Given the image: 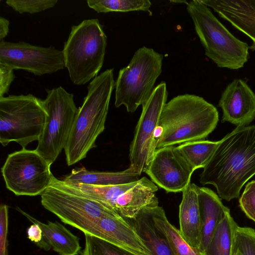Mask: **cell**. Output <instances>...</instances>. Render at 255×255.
<instances>
[{
  "label": "cell",
  "instance_id": "6da1fadb",
  "mask_svg": "<svg viewBox=\"0 0 255 255\" xmlns=\"http://www.w3.org/2000/svg\"><path fill=\"white\" fill-rule=\"evenodd\" d=\"M255 174V126H239L219 141L199 181L214 186L219 197L229 201Z\"/></svg>",
  "mask_w": 255,
  "mask_h": 255
},
{
  "label": "cell",
  "instance_id": "7a4b0ae2",
  "mask_svg": "<svg viewBox=\"0 0 255 255\" xmlns=\"http://www.w3.org/2000/svg\"><path fill=\"white\" fill-rule=\"evenodd\" d=\"M218 121L217 109L202 97L178 95L166 103L161 111L155 135L156 150L205 139Z\"/></svg>",
  "mask_w": 255,
  "mask_h": 255
},
{
  "label": "cell",
  "instance_id": "3957f363",
  "mask_svg": "<svg viewBox=\"0 0 255 255\" xmlns=\"http://www.w3.org/2000/svg\"><path fill=\"white\" fill-rule=\"evenodd\" d=\"M115 87L114 69H107L89 84L88 92L78 108L64 148L68 166L85 158L96 146L105 128L112 92Z\"/></svg>",
  "mask_w": 255,
  "mask_h": 255
},
{
  "label": "cell",
  "instance_id": "277c9868",
  "mask_svg": "<svg viewBox=\"0 0 255 255\" xmlns=\"http://www.w3.org/2000/svg\"><path fill=\"white\" fill-rule=\"evenodd\" d=\"M107 41L97 18L85 19L71 26L62 51L65 68L74 84L85 85L97 76L104 63Z\"/></svg>",
  "mask_w": 255,
  "mask_h": 255
},
{
  "label": "cell",
  "instance_id": "5b68a950",
  "mask_svg": "<svg viewBox=\"0 0 255 255\" xmlns=\"http://www.w3.org/2000/svg\"><path fill=\"white\" fill-rule=\"evenodd\" d=\"M186 4L205 55L219 67H243L249 58L248 44L234 36L200 0Z\"/></svg>",
  "mask_w": 255,
  "mask_h": 255
},
{
  "label": "cell",
  "instance_id": "8992f818",
  "mask_svg": "<svg viewBox=\"0 0 255 255\" xmlns=\"http://www.w3.org/2000/svg\"><path fill=\"white\" fill-rule=\"evenodd\" d=\"M47 114L43 100L32 94L0 98V142L5 146L15 142L22 148L38 141Z\"/></svg>",
  "mask_w": 255,
  "mask_h": 255
},
{
  "label": "cell",
  "instance_id": "52a82bcc",
  "mask_svg": "<svg viewBox=\"0 0 255 255\" xmlns=\"http://www.w3.org/2000/svg\"><path fill=\"white\" fill-rule=\"evenodd\" d=\"M163 58L162 54L151 48L143 46L135 52L115 82L116 108L124 105L128 112L133 113L146 103L162 72Z\"/></svg>",
  "mask_w": 255,
  "mask_h": 255
},
{
  "label": "cell",
  "instance_id": "ba28073f",
  "mask_svg": "<svg viewBox=\"0 0 255 255\" xmlns=\"http://www.w3.org/2000/svg\"><path fill=\"white\" fill-rule=\"evenodd\" d=\"M43 207L66 224L85 233L100 219L121 216L100 202L76 191L54 176L40 195Z\"/></svg>",
  "mask_w": 255,
  "mask_h": 255
},
{
  "label": "cell",
  "instance_id": "9c48e42d",
  "mask_svg": "<svg viewBox=\"0 0 255 255\" xmlns=\"http://www.w3.org/2000/svg\"><path fill=\"white\" fill-rule=\"evenodd\" d=\"M46 91L43 104L47 116L35 149L51 165L66 146L78 108L74 95L62 87Z\"/></svg>",
  "mask_w": 255,
  "mask_h": 255
},
{
  "label": "cell",
  "instance_id": "30bf717a",
  "mask_svg": "<svg viewBox=\"0 0 255 255\" xmlns=\"http://www.w3.org/2000/svg\"><path fill=\"white\" fill-rule=\"evenodd\" d=\"M51 164L36 149L8 155L1 171L6 187L16 196L41 195L52 182Z\"/></svg>",
  "mask_w": 255,
  "mask_h": 255
},
{
  "label": "cell",
  "instance_id": "8fae6325",
  "mask_svg": "<svg viewBox=\"0 0 255 255\" xmlns=\"http://www.w3.org/2000/svg\"><path fill=\"white\" fill-rule=\"evenodd\" d=\"M166 84L161 82L154 88L142 106L129 151V167L139 175L152 160L156 150V132L161 111L166 103Z\"/></svg>",
  "mask_w": 255,
  "mask_h": 255
},
{
  "label": "cell",
  "instance_id": "7c38bea8",
  "mask_svg": "<svg viewBox=\"0 0 255 255\" xmlns=\"http://www.w3.org/2000/svg\"><path fill=\"white\" fill-rule=\"evenodd\" d=\"M0 64L41 76L65 68L62 51L19 41H0Z\"/></svg>",
  "mask_w": 255,
  "mask_h": 255
},
{
  "label": "cell",
  "instance_id": "4fadbf2b",
  "mask_svg": "<svg viewBox=\"0 0 255 255\" xmlns=\"http://www.w3.org/2000/svg\"><path fill=\"white\" fill-rule=\"evenodd\" d=\"M194 171L177 147L171 145L156 149L144 172L167 192L176 193L182 192L191 183Z\"/></svg>",
  "mask_w": 255,
  "mask_h": 255
},
{
  "label": "cell",
  "instance_id": "5bb4252c",
  "mask_svg": "<svg viewBox=\"0 0 255 255\" xmlns=\"http://www.w3.org/2000/svg\"><path fill=\"white\" fill-rule=\"evenodd\" d=\"M84 234L101 239L133 255H153L132 224L122 216L100 219Z\"/></svg>",
  "mask_w": 255,
  "mask_h": 255
},
{
  "label": "cell",
  "instance_id": "9a60e30c",
  "mask_svg": "<svg viewBox=\"0 0 255 255\" xmlns=\"http://www.w3.org/2000/svg\"><path fill=\"white\" fill-rule=\"evenodd\" d=\"M219 106L223 111L222 122L246 126L255 119V94L242 79H235L227 86Z\"/></svg>",
  "mask_w": 255,
  "mask_h": 255
},
{
  "label": "cell",
  "instance_id": "2e32d148",
  "mask_svg": "<svg viewBox=\"0 0 255 255\" xmlns=\"http://www.w3.org/2000/svg\"><path fill=\"white\" fill-rule=\"evenodd\" d=\"M248 36L255 46V0H200Z\"/></svg>",
  "mask_w": 255,
  "mask_h": 255
},
{
  "label": "cell",
  "instance_id": "e0dca14e",
  "mask_svg": "<svg viewBox=\"0 0 255 255\" xmlns=\"http://www.w3.org/2000/svg\"><path fill=\"white\" fill-rule=\"evenodd\" d=\"M157 190V186L144 176L117 199L114 211L128 220L134 219L142 209L158 205Z\"/></svg>",
  "mask_w": 255,
  "mask_h": 255
},
{
  "label": "cell",
  "instance_id": "ac0fdd59",
  "mask_svg": "<svg viewBox=\"0 0 255 255\" xmlns=\"http://www.w3.org/2000/svg\"><path fill=\"white\" fill-rule=\"evenodd\" d=\"M197 187L190 183L182 192L179 205L180 233L192 247L200 250L202 223L198 200Z\"/></svg>",
  "mask_w": 255,
  "mask_h": 255
},
{
  "label": "cell",
  "instance_id": "d6986e66",
  "mask_svg": "<svg viewBox=\"0 0 255 255\" xmlns=\"http://www.w3.org/2000/svg\"><path fill=\"white\" fill-rule=\"evenodd\" d=\"M197 190L202 223L200 250L203 253L217 226L230 210L222 204L219 196L209 188L198 186Z\"/></svg>",
  "mask_w": 255,
  "mask_h": 255
},
{
  "label": "cell",
  "instance_id": "ffe728a7",
  "mask_svg": "<svg viewBox=\"0 0 255 255\" xmlns=\"http://www.w3.org/2000/svg\"><path fill=\"white\" fill-rule=\"evenodd\" d=\"M16 210L32 224H37L41 229L43 240L54 251L60 255H77L81 252L79 238L57 221L43 223L19 207Z\"/></svg>",
  "mask_w": 255,
  "mask_h": 255
},
{
  "label": "cell",
  "instance_id": "44dd1931",
  "mask_svg": "<svg viewBox=\"0 0 255 255\" xmlns=\"http://www.w3.org/2000/svg\"><path fill=\"white\" fill-rule=\"evenodd\" d=\"M139 176L129 167L121 171L106 172L90 171L82 167L73 169L63 180L68 183L106 186L136 182Z\"/></svg>",
  "mask_w": 255,
  "mask_h": 255
},
{
  "label": "cell",
  "instance_id": "7402d4cb",
  "mask_svg": "<svg viewBox=\"0 0 255 255\" xmlns=\"http://www.w3.org/2000/svg\"><path fill=\"white\" fill-rule=\"evenodd\" d=\"M154 206L142 209L134 219L129 221L153 255H172L165 237L154 225L151 212Z\"/></svg>",
  "mask_w": 255,
  "mask_h": 255
},
{
  "label": "cell",
  "instance_id": "603a6c76",
  "mask_svg": "<svg viewBox=\"0 0 255 255\" xmlns=\"http://www.w3.org/2000/svg\"><path fill=\"white\" fill-rule=\"evenodd\" d=\"M151 212L154 225L165 237L172 255H203L199 249L190 246L179 230L169 222L162 207H153Z\"/></svg>",
  "mask_w": 255,
  "mask_h": 255
},
{
  "label": "cell",
  "instance_id": "cb8c5ba5",
  "mask_svg": "<svg viewBox=\"0 0 255 255\" xmlns=\"http://www.w3.org/2000/svg\"><path fill=\"white\" fill-rule=\"evenodd\" d=\"M237 226L230 212H228L217 226L203 255H233Z\"/></svg>",
  "mask_w": 255,
  "mask_h": 255
},
{
  "label": "cell",
  "instance_id": "d4e9b609",
  "mask_svg": "<svg viewBox=\"0 0 255 255\" xmlns=\"http://www.w3.org/2000/svg\"><path fill=\"white\" fill-rule=\"evenodd\" d=\"M137 182L106 186L65 182L76 191L100 202L115 211L114 206L117 199L124 192L133 187Z\"/></svg>",
  "mask_w": 255,
  "mask_h": 255
},
{
  "label": "cell",
  "instance_id": "484cf974",
  "mask_svg": "<svg viewBox=\"0 0 255 255\" xmlns=\"http://www.w3.org/2000/svg\"><path fill=\"white\" fill-rule=\"evenodd\" d=\"M219 141L198 140L182 143L177 146L179 151L195 171L204 168L212 156Z\"/></svg>",
  "mask_w": 255,
  "mask_h": 255
},
{
  "label": "cell",
  "instance_id": "4316f807",
  "mask_svg": "<svg viewBox=\"0 0 255 255\" xmlns=\"http://www.w3.org/2000/svg\"><path fill=\"white\" fill-rule=\"evenodd\" d=\"M86 2L89 7L98 13L141 10L151 15V3L148 0H88Z\"/></svg>",
  "mask_w": 255,
  "mask_h": 255
},
{
  "label": "cell",
  "instance_id": "83f0119b",
  "mask_svg": "<svg viewBox=\"0 0 255 255\" xmlns=\"http://www.w3.org/2000/svg\"><path fill=\"white\" fill-rule=\"evenodd\" d=\"M84 235L85 243L82 255H133L101 239Z\"/></svg>",
  "mask_w": 255,
  "mask_h": 255
},
{
  "label": "cell",
  "instance_id": "f1b7e54d",
  "mask_svg": "<svg viewBox=\"0 0 255 255\" xmlns=\"http://www.w3.org/2000/svg\"><path fill=\"white\" fill-rule=\"evenodd\" d=\"M238 250L242 255H255V230L237 226L234 236L233 253Z\"/></svg>",
  "mask_w": 255,
  "mask_h": 255
},
{
  "label": "cell",
  "instance_id": "f546056e",
  "mask_svg": "<svg viewBox=\"0 0 255 255\" xmlns=\"http://www.w3.org/2000/svg\"><path fill=\"white\" fill-rule=\"evenodd\" d=\"M57 0H7L5 2L19 13L33 14L55 6Z\"/></svg>",
  "mask_w": 255,
  "mask_h": 255
},
{
  "label": "cell",
  "instance_id": "4dcf8cb0",
  "mask_svg": "<svg viewBox=\"0 0 255 255\" xmlns=\"http://www.w3.org/2000/svg\"><path fill=\"white\" fill-rule=\"evenodd\" d=\"M239 203L246 216L255 222V180L247 184L239 199Z\"/></svg>",
  "mask_w": 255,
  "mask_h": 255
},
{
  "label": "cell",
  "instance_id": "1f68e13d",
  "mask_svg": "<svg viewBox=\"0 0 255 255\" xmlns=\"http://www.w3.org/2000/svg\"><path fill=\"white\" fill-rule=\"evenodd\" d=\"M8 206H0V255H8Z\"/></svg>",
  "mask_w": 255,
  "mask_h": 255
},
{
  "label": "cell",
  "instance_id": "d6a6232c",
  "mask_svg": "<svg viewBox=\"0 0 255 255\" xmlns=\"http://www.w3.org/2000/svg\"><path fill=\"white\" fill-rule=\"evenodd\" d=\"M13 71L12 68L0 64V98L8 93L10 86L15 78Z\"/></svg>",
  "mask_w": 255,
  "mask_h": 255
},
{
  "label": "cell",
  "instance_id": "836d02e7",
  "mask_svg": "<svg viewBox=\"0 0 255 255\" xmlns=\"http://www.w3.org/2000/svg\"><path fill=\"white\" fill-rule=\"evenodd\" d=\"M28 239L39 248L48 251L51 247L44 241L43 232L38 225L32 224L27 229Z\"/></svg>",
  "mask_w": 255,
  "mask_h": 255
},
{
  "label": "cell",
  "instance_id": "e575fe53",
  "mask_svg": "<svg viewBox=\"0 0 255 255\" xmlns=\"http://www.w3.org/2000/svg\"><path fill=\"white\" fill-rule=\"evenodd\" d=\"M9 21L4 17H0V41L4 40L9 32Z\"/></svg>",
  "mask_w": 255,
  "mask_h": 255
},
{
  "label": "cell",
  "instance_id": "d590c367",
  "mask_svg": "<svg viewBox=\"0 0 255 255\" xmlns=\"http://www.w3.org/2000/svg\"><path fill=\"white\" fill-rule=\"evenodd\" d=\"M233 255H242L240 252H239L238 250L236 251L233 253Z\"/></svg>",
  "mask_w": 255,
  "mask_h": 255
}]
</instances>
